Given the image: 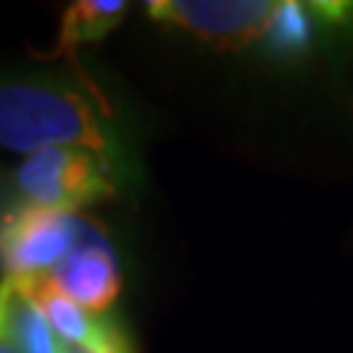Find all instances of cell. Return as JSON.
<instances>
[{
    "instance_id": "1",
    "label": "cell",
    "mask_w": 353,
    "mask_h": 353,
    "mask_svg": "<svg viewBox=\"0 0 353 353\" xmlns=\"http://www.w3.org/2000/svg\"><path fill=\"white\" fill-rule=\"evenodd\" d=\"M0 147L37 154L76 147L123 173L126 150L115 115L81 71H0Z\"/></svg>"
},
{
    "instance_id": "2",
    "label": "cell",
    "mask_w": 353,
    "mask_h": 353,
    "mask_svg": "<svg viewBox=\"0 0 353 353\" xmlns=\"http://www.w3.org/2000/svg\"><path fill=\"white\" fill-rule=\"evenodd\" d=\"M16 189L29 207L74 214L92 202L113 196V168L102 157L76 147H52L32 154L16 170Z\"/></svg>"
},
{
    "instance_id": "3",
    "label": "cell",
    "mask_w": 353,
    "mask_h": 353,
    "mask_svg": "<svg viewBox=\"0 0 353 353\" xmlns=\"http://www.w3.org/2000/svg\"><path fill=\"white\" fill-rule=\"evenodd\" d=\"M84 233V223L68 212L16 207L0 223V262L8 275L37 278L63 262Z\"/></svg>"
},
{
    "instance_id": "4",
    "label": "cell",
    "mask_w": 353,
    "mask_h": 353,
    "mask_svg": "<svg viewBox=\"0 0 353 353\" xmlns=\"http://www.w3.org/2000/svg\"><path fill=\"white\" fill-rule=\"evenodd\" d=\"M280 3L265 0H154L147 13L154 21L181 26L217 48H246L265 39Z\"/></svg>"
},
{
    "instance_id": "5",
    "label": "cell",
    "mask_w": 353,
    "mask_h": 353,
    "mask_svg": "<svg viewBox=\"0 0 353 353\" xmlns=\"http://www.w3.org/2000/svg\"><path fill=\"white\" fill-rule=\"evenodd\" d=\"M48 275L71 301L94 314H108L121 293V270L113 249L89 225H84L74 252Z\"/></svg>"
},
{
    "instance_id": "6",
    "label": "cell",
    "mask_w": 353,
    "mask_h": 353,
    "mask_svg": "<svg viewBox=\"0 0 353 353\" xmlns=\"http://www.w3.org/2000/svg\"><path fill=\"white\" fill-rule=\"evenodd\" d=\"M29 280H32L34 299L50 319L55 335L63 343L81 345L92 353H137L128 332L115 316L94 314L71 301L63 290L52 283L48 272Z\"/></svg>"
},
{
    "instance_id": "7",
    "label": "cell",
    "mask_w": 353,
    "mask_h": 353,
    "mask_svg": "<svg viewBox=\"0 0 353 353\" xmlns=\"http://www.w3.org/2000/svg\"><path fill=\"white\" fill-rule=\"evenodd\" d=\"M0 338L19 353H61V338L32 293V280L6 275L0 283Z\"/></svg>"
},
{
    "instance_id": "8",
    "label": "cell",
    "mask_w": 353,
    "mask_h": 353,
    "mask_svg": "<svg viewBox=\"0 0 353 353\" xmlns=\"http://www.w3.org/2000/svg\"><path fill=\"white\" fill-rule=\"evenodd\" d=\"M128 3L121 0H79L63 16L58 55H65L84 42H97L123 21Z\"/></svg>"
},
{
    "instance_id": "9",
    "label": "cell",
    "mask_w": 353,
    "mask_h": 353,
    "mask_svg": "<svg viewBox=\"0 0 353 353\" xmlns=\"http://www.w3.org/2000/svg\"><path fill=\"white\" fill-rule=\"evenodd\" d=\"M312 6L303 3H280V11L275 21L267 32V45L272 52H283V55H296V52H306L309 39H312Z\"/></svg>"
},
{
    "instance_id": "10",
    "label": "cell",
    "mask_w": 353,
    "mask_h": 353,
    "mask_svg": "<svg viewBox=\"0 0 353 353\" xmlns=\"http://www.w3.org/2000/svg\"><path fill=\"white\" fill-rule=\"evenodd\" d=\"M61 353H92V351L81 348V345H74V343H63V341H61Z\"/></svg>"
}]
</instances>
